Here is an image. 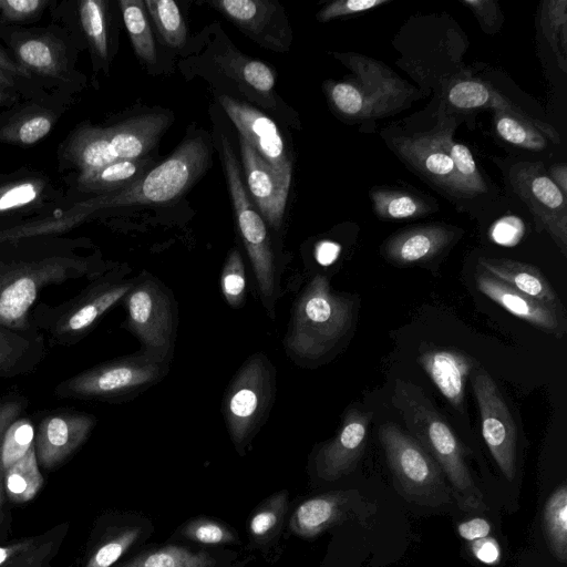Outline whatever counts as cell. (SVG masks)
I'll use <instances>...</instances> for the list:
<instances>
[{
    "mask_svg": "<svg viewBox=\"0 0 567 567\" xmlns=\"http://www.w3.org/2000/svg\"><path fill=\"white\" fill-rule=\"evenodd\" d=\"M3 492H4L3 475L0 474V512H1L2 504H3Z\"/></svg>",
    "mask_w": 567,
    "mask_h": 567,
    "instance_id": "6125c7cd",
    "label": "cell"
},
{
    "mask_svg": "<svg viewBox=\"0 0 567 567\" xmlns=\"http://www.w3.org/2000/svg\"><path fill=\"white\" fill-rule=\"evenodd\" d=\"M259 45L286 52L291 30L278 2L266 0H214L208 2Z\"/></svg>",
    "mask_w": 567,
    "mask_h": 567,
    "instance_id": "d6986e66",
    "label": "cell"
},
{
    "mask_svg": "<svg viewBox=\"0 0 567 567\" xmlns=\"http://www.w3.org/2000/svg\"><path fill=\"white\" fill-rule=\"evenodd\" d=\"M340 248L337 244L326 240L317 246L316 256L319 262L327 265L334 260Z\"/></svg>",
    "mask_w": 567,
    "mask_h": 567,
    "instance_id": "91938a15",
    "label": "cell"
},
{
    "mask_svg": "<svg viewBox=\"0 0 567 567\" xmlns=\"http://www.w3.org/2000/svg\"><path fill=\"white\" fill-rule=\"evenodd\" d=\"M219 560L210 551L172 544L143 550L121 567H217Z\"/></svg>",
    "mask_w": 567,
    "mask_h": 567,
    "instance_id": "e575fe53",
    "label": "cell"
},
{
    "mask_svg": "<svg viewBox=\"0 0 567 567\" xmlns=\"http://www.w3.org/2000/svg\"><path fill=\"white\" fill-rule=\"evenodd\" d=\"M117 4L135 54L146 63H154L156 61V48L145 1L120 0Z\"/></svg>",
    "mask_w": 567,
    "mask_h": 567,
    "instance_id": "74e56055",
    "label": "cell"
},
{
    "mask_svg": "<svg viewBox=\"0 0 567 567\" xmlns=\"http://www.w3.org/2000/svg\"><path fill=\"white\" fill-rule=\"evenodd\" d=\"M389 0H336L324 6L317 14L320 22L369 11L388 3Z\"/></svg>",
    "mask_w": 567,
    "mask_h": 567,
    "instance_id": "816d5d0a",
    "label": "cell"
},
{
    "mask_svg": "<svg viewBox=\"0 0 567 567\" xmlns=\"http://www.w3.org/2000/svg\"><path fill=\"white\" fill-rule=\"evenodd\" d=\"M29 401L18 393L0 396V474L34 445L35 424L28 414Z\"/></svg>",
    "mask_w": 567,
    "mask_h": 567,
    "instance_id": "83f0119b",
    "label": "cell"
},
{
    "mask_svg": "<svg viewBox=\"0 0 567 567\" xmlns=\"http://www.w3.org/2000/svg\"><path fill=\"white\" fill-rule=\"evenodd\" d=\"M177 534L184 539L206 546L240 544L235 529L220 520L204 516L187 520L181 526Z\"/></svg>",
    "mask_w": 567,
    "mask_h": 567,
    "instance_id": "f6af8a7d",
    "label": "cell"
},
{
    "mask_svg": "<svg viewBox=\"0 0 567 567\" xmlns=\"http://www.w3.org/2000/svg\"><path fill=\"white\" fill-rule=\"evenodd\" d=\"M145 7L165 44L183 47L187 31L177 3L173 0H146Z\"/></svg>",
    "mask_w": 567,
    "mask_h": 567,
    "instance_id": "7bdbcfd3",
    "label": "cell"
},
{
    "mask_svg": "<svg viewBox=\"0 0 567 567\" xmlns=\"http://www.w3.org/2000/svg\"><path fill=\"white\" fill-rule=\"evenodd\" d=\"M65 205V189L29 167L0 173V230L47 216Z\"/></svg>",
    "mask_w": 567,
    "mask_h": 567,
    "instance_id": "5bb4252c",
    "label": "cell"
},
{
    "mask_svg": "<svg viewBox=\"0 0 567 567\" xmlns=\"http://www.w3.org/2000/svg\"><path fill=\"white\" fill-rule=\"evenodd\" d=\"M474 556L482 563L493 565L501 558V548L497 542L492 537H484L472 543Z\"/></svg>",
    "mask_w": 567,
    "mask_h": 567,
    "instance_id": "11a10c76",
    "label": "cell"
},
{
    "mask_svg": "<svg viewBox=\"0 0 567 567\" xmlns=\"http://www.w3.org/2000/svg\"><path fill=\"white\" fill-rule=\"evenodd\" d=\"M474 278L478 291L513 316L557 338L565 333V313L519 292L480 267Z\"/></svg>",
    "mask_w": 567,
    "mask_h": 567,
    "instance_id": "cb8c5ba5",
    "label": "cell"
},
{
    "mask_svg": "<svg viewBox=\"0 0 567 567\" xmlns=\"http://www.w3.org/2000/svg\"><path fill=\"white\" fill-rule=\"evenodd\" d=\"M524 235V224L516 216H506L498 219L491 228L492 239L505 246H513Z\"/></svg>",
    "mask_w": 567,
    "mask_h": 567,
    "instance_id": "db71d44e",
    "label": "cell"
},
{
    "mask_svg": "<svg viewBox=\"0 0 567 567\" xmlns=\"http://www.w3.org/2000/svg\"><path fill=\"white\" fill-rule=\"evenodd\" d=\"M154 166V161L145 156L115 161L100 168L80 174H69L63 177L66 185L64 206L93 196L124 189L142 178Z\"/></svg>",
    "mask_w": 567,
    "mask_h": 567,
    "instance_id": "d4e9b609",
    "label": "cell"
},
{
    "mask_svg": "<svg viewBox=\"0 0 567 567\" xmlns=\"http://www.w3.org/2000/svg\"><path fill=\"white\" fill-rule=\"evenodd\" d=\"M235 62H237V66L230 65V70L234 71L237 79L250 90L269 97L275 85L272 70L266 63L258 60L241 58Z\"/></svg>",
    "mask_w": 567,
    "mask_h": 567,
    "instance_id": "681fc988",
    "label": "cell"
},
{
    "mask_svg": "<svg viewBox=\"0 0 567 567\" xmlns=\"http://www.w3.org/2000/svg\"><path fill=\"white\" fill-rule=\"evenodd\" d=\"M378 435L389 467L410 501L430 506L450 501L452 492L441 467L417 441L393 423L382 424Z\"/></svg>",
    "mask_w": 567,
    "mask_h": 567,
    "instance_id": "7c38bea8",
    "label": "cell"
},
{
    "mask_svg": "<svg viewBox=\"0 0 567 567\" xmlns=\"http://www.w3.org/2000/svg\"><path fill=\"white\" fill-rule=\"evenodd\" d=\"M126 328L142 344V354L161 363L172 358L176 338L177 310L172 292L146 275L134 281L124 297Z\"/></svg>",
    "mask_w": 567,
    "mask_h": 567,
    "instance_id": "30bf717a",
    "label": "cell"
},
{
    "mask_svg": "<svg viewBox=\"0 0 567 567\" xmlns=\"http://www.w3.org/2000/svg\"><path fill=\"white\" fill-rule=\"evenodd\" d=\"M478 267L519 292L565 313L556 291L535 266L507 258L482 257Z\"/></svg>",
    "mask_w": 567,
    "mask_h": 567,
    "instance_id": "4dcf8cb0",
    "label": "cell"
},
{
    "mask_svg": "<svg viewBox=\"0 0 567 567\" xmlns=\"http://www.w3.org/2000/svg\"><path fill=\"white\" fill-rule=\"evenodd\" d=\"M393 147L401 158L424 176L456 194L453 162L433 133L398 137L393 141Z\"/></svg>",
    "mask_w": 567,
    "mask_h": 567,
    "instance_id": "f1b7e54d",
    "label": "cell"
},
{
    "mask_svg": "<svg viewBox=\"0 0 567 567\" xmlns=\"http://www.w3.org/2000/svg\"><path fill=\"white\" fill-rule=\"evenodd\" d=\"M72 102L61 93L21 100L0 113V144L27 147L39 143L55 127Z\"/></svg>",
    "mask_w": 567,
    "mask_h": 567,
    "instance_id": "e0dca14e",
    "label": "cell"
},
{
    "mask_svg": "<svg viewBox=\"0 0 567 567\" xmlns=\"http://www.w3.org/2000/svg\"><path fill=\"white\" fill-rule=\"evenodd\" d=\"M34 549L33 542H19L0 546V567H9L19 556Z\"/></svg>",
    "mask_w": 567,
    "mask_h": 567,
    "instance_id": "6f0895ef",
    "label": "cell"
},
{
    "mask_svg": "<svg viewBox=\"0 0 567 567\" xmlns=\"http://www.w3.org/2000/svg\"><path fill=\"white\" fill-rule=\"evenodd\" d=\"M151 530L150 522L145 519L115 529L93 551L85 567H111Z\"/></svg>",
    "mask_w": 567,
    "mask_h": 567,
    "instance_id": "f35d334b",
    "label": "cell"
},
{
    "mask_svg": "<svg viewBox=\"0 0 567 567\" xmlns=\"http://www.w3.org/2000/svg\"><path fill=\"white\" fill-rule=\"evenodd\" d=\"M224 166L237 226L249 257L264 306L274 313L278 276L266 221L247 193L235 153L223 138Z\"/></svg>",
    "mask_w": 567,
    "mask_h": 567,
    "instance_id": "8fae6325",
    "label": "cell"
},
{
    "mask_svg": "<svg viewBox=\"0 0 567 567\" xmlns=\"http://www.w3.org/2000/svg\"><path fill=\"white\" fill-rule=\"evenodd\" d=\"M433 134L453 162L456 194L474 196L485 193L487 189L486 184L478 172L470 148L462 143L453 141L451 133L446 131Z\"/></svg>",
    "mask_w": 567,
    "mask_h": 567,
    "instance_id": "d590c367",
    "label": "cell"
},
{
    "mask_svg": "<svg viewBox=\"0 0 567 567\" xmlns=\"http://www.w3.org/2000/svg\"><path fill=\"white\" fill-rule=\"evenodd\" d=\"M543 525L551 553L567 560V487L563 483L548 497L543 513Z\"/></svg>",
    "mask_w": 567,
    "mask_h": 567,
    "instance_id": "ab89813d",
    "label": "cell"
},
{
    "mask_svg": "<svg viewBox=\"0 0 567 567\" xmlns=\"http://www.w3.org/2000/svg\"><path fill=\"white\" fill-rule=\"evenodd\" d=\"M210 153V144L204 137H189L169 157L131 186L58 208L43 218V227L50 235L63 236L118 208L172 203L205 173Z\"/></svg>",
    "mask_w": 567,
    "mask_h": 567,
    "instance_id": "7a4b0ae2",
    "label": "cell"
},
{
    "mask_svg": "<svg viewBox=\"0 0 567 567\" xmlns=\"http://www.w3.org/2000/svg\"><path fill=\"white\" fill-rule=\"evenodd\" d=\"M288 504L289 494L284 489L268 496L252 511L247 525L250 548L266 550L279 539Z\"/></svg>",
    "mask_w": 567,
    "mask_h": 567,
    "instance_id": "836d02e7",
    "label": "cell"
},
{
    "mask_svg": "<svg viewBox=\"0 0 567 567\" xmlns=\"http://www.w3.org/2000/svg\"><path fill=\"white\" fill-rule=\"evenodd\" d=\"M220 288L226 302L231 308H240L246 298V271L240 251H229L220 275Z\"/></svg>",
    "mask_w": 567,
    "mask_h": 567,
    "instance_id": "7dc6e473",
    "label": "cell"
},
{
    "mask_svg": "<svg viewBox=\"0 0 567 567\" xmlns=\"http://www.w3.org/2000/svg\"><path fill=\"white\" fill-rule=\"evenodd\" d=\"M21 100L22 97L16 92L0 86V109L10 107Z\"/></svg>",
    "mask_w": 567,
    "mask_h": 567,
    "instance_id": "94428289",
    "label": "cell"
},
{
    "mask_svg": "<svg viewBox=\"0 0 567 567\" xmlns=\"http://www.w3.org/2000/svg\"><path fill=\"white\" fill-rule=\"evenodd\" d=\"M0 40L45 91L73 99L85 87L86 76L75 68L80 50L63 27L52 22L47 27L0 28Z\"/></svg>",
    "mask_w": 567,
    "mask_h": 567,
    "instance_id": "8992f818",
    "label": "cell"
},
{
    "mask_svg": "<svg viewBox=\"0 0 567 567\" xmlns=\"http://www.w3.org/2000/svg\"><path fill=\"white\" fill-rule=\"evenodd\" d=\"M44 337L25 334L0 326V379L29 374L44 359Z\"/></svg>",
    "mask_w": 567,
    "mask_h": 567,
    "instance_id": "d6a6232c",
    "label": "cell"
},
{
    "mask_svg": "<svg viewBox=\"0 0 567 567\" xmlns=\"http://www.w3.org/2000/svg\"><path fill=\"white\" fill-rule=\"evenodd\" d=\"M357 75L353 81L362 96L365 118L381 117L399 110L411 86L382 63L359 54H336Z\"/></svg>",
    "mask_w": 567,
    "mask_h": 567,
    "instance_id": "44dd1931",
    "label": "cell"
},
{
    "mask_svg": "<svg viewBox=\"0 0 567 567\" xmlns=\"http://www.w3.org/2000/svg\"><path fill=\"white\" fill-rule=\"evenodd\" d=\"M53 23L63 27L78 49L89 50L93 72L109 71L114 55L113 12L109 0H53Z\"/></svg>",
    "mask_w": 567,
    "mask_h": 567,
    "instance_id": "4fadbf2b",
    "label": "cell"
},
{
    "mask_svg": "<svg viewBox=\"0 0 567 567\" xmlns=\"http://www.w3.org/2000/svg\"><path fill=\"white\" fill-rule=\"evenodd\" d=\"M83 237L39 236L0 243V326L25 334L40 333L31 310L45 287L93 278L106 264Z\"/></svg>",
    "mask_w": 567,
    "mask_h": 567,
    "instance_id": "6da1fadb",
    "label": "cell"
},
{
    "mask_svg": "<svg viewBox=\"0 0 567 567\" xmlns=\"http://www.w3.org/2000/svg\"><path fill=\"white\" fill-rule=\"evenodd\" d=\"M548 176L559 190L567 194V165L565 163L554 164L548 169Z\"/></svg>",
    "mask_w": 567,
    "mask_h": 567,
    "instance_id": "680465c9",
    "label": "cell"
},
{
    "mask_svg": "<svg viewBox=\"0 0 567 567\" xmlns=\"http://www.w3.org/2000/svg\"><path fill=\"white\" fill-rule=\"evenodd\" d=\"M44 483L39 468L34 445L3 473V487L14 503L32 499Z\"/></svg>",
    "mask_w": 567,
    "mask_h": 567,
    "instance_id": "8d00e7d4",
    "label": "cell"
},
{
    "mask_svg": "<svg viewBox=\"0 0 567 567\" xmlns=\"http://www.w3.org/2000/svg\"><path fill=\"white\" fill-rule=\"evenodd\" d=\"M370 415L357 408L349 409L336 436L316 454L315 468L319 478L333 482L357 466L365 447Z\"/></svg>",
    "mask_w": 567,
    "mask_h": 567,
    "instance_id": "7402d4cb",
    "label": "cell"
},
{
    "mask_svg": "<svg viewBox=\"0 0 567 567\" xmlns=\"http://www.w3.org/2000/svg\"><path fill=\"white\" fill-rule=\"evenodd\" d=\"M462 3L471 9L485 33L492 34L501 29L504 17L496 1L463 0Z\"/></svg>",
    "mask_w": 567,
    "mask_h": 567,
    "instance_id": "f5cc1de1",
    "label": "cell"
},
{
    "mask_svg": "<svg viewBox=\"0 0 567 567\" xmlns=\"http://www.w3.org/2000/svg\"><path fill=\"white\" fill-rule=\"evenodd\" d=\"M95 424L96 417L82 411L60 409L47 413L35 427L39 465L47 470L61 465L86 442Z\"/></svg>",
    "mask_w": 567,
    "mask_h": 567,
    "instance_id": "ac0fdd59",
    "label": "cell"
},
{
    "mask_svg": "<svg viewBox=\"0 0 567 567\" xmlns=\"http://www.w3.org/2000/svg\"><path fill=\"white\" fill-rule=\"evenodd\" d=\"M239 146L247 193L261 213L264 220L274 229H279L290 185L284 182L241 136H239Z\"/></svg>",
    "mask_w": 567,
    "mask_h": 567,
    "instance_id": "603a6c76",
    "label": "cell"
},
{
    "mask_svg": "<svg viewBox=\"0 0 567 567\" xmlns=\"http://www.w3.org/2000/svg\"><path fill=\"white\" fill-rule=\"evenodd\" d=\"M327 91L331 104L339 114L352 118H365L364 103L353 81L331 82Z\"/></svg>",
    "mask_w": 567,
    "mask_h": 567,
    "instance_id": "f907efd6",
    "label": "cell"
},
{
    "mask_svg": "<svg viewBox=\"0 0 567 567\" xmlns=\"http://www.w3.org/2000/svg\"><path fill=\"white\" fill-rule=\"evenodd\" d=\"M169 122L164 113L141 114L110 126L82 121L59 144L58 169L80 174L115 161L145 157Z\"/></svg>",
    "mask_w": 567,
    "mask_h": 567,
    "instance_id": "3957f363",
    "label": "cell"
},
{
    "mask_svg": "<svg viewBox=\"0 0 567 567\" xmlns=\"http://www.w3.org/2000/svg\"><path fill=\"white\" fill-rule=\"evenodd\" d=\"M53 0H0V28L25 27L40 20Z\"/></svg>",
    "mask_w": 567,
    "mask_h": 567,
    "instance_id": "c3c4849f",
    "label": "cell"
},
{
    "mask_svg": "<svg viewBox=\"0 0 567 567\" xmlns=\"http://www.w3.org/2000/svg\"><path fill=\"white\" fill-rule=\"evenodd\" d=\"M167 370L166 363L142 353L121 357L66 378L53 393L60 399L116 402L157 383Z\"/></svg>",
    "mask_w": 567,
    "mask_h": 567,
    "instance_id": "9c48e42d",
    "label": "cell"
},
{
    "mask_svg": "<svg viewBox=\"0 0 567 567\" xmlns=\"http://www.w3.org/2000/svg\"><path fill=\"white\" fill-rule=\"evenodd\" d=\"M447 100L453 106L463 110L492 107L493 110L505 111L535 126L547 140L554 143L560 142L559 133L551 125L528 115L482 81L465 80L456 82L449 90Z\"/></svg>",
    "mask_w": 567,
    "mask_h": 567,
    "instance_id": "1f68e13d",
    "label": "cell"
},
{
    "mask_svg": "<svg viewBox=\"0 0 567 567\" xmlns=\"http://www.w3.org/2000/svg\"><path fill=\"white\" fill-rule=\"evenodd\" d=\"M375 214L386 220H403L429 213V205L420 197L394 189H374L370 192Z\"/></svg>",
    "mask_w": 567,
    "mask_h": 567,
    "instance_id": "60d3db41",
    "label": "cell"
},
{
    "mask_svg": "<svg viewBox=\"0 0 567 567\" xmlns=\"http://www.w3.org/2000/svg\"><path fill=\"white\" fill-rule=\"evenodd\" d=\"M494 123L498 136L509 144L529 151L547 147L548 140L539 130L505 111L494 109Z\"/></svg>",
    "mask_w": 567,
    "mask_h": 567,
    "instance_id": "ee69618b",
    "label": "cell"
},
{
    "mask_svg": "<svg viewBox=\"0 0 567 567\" xmlns=\"http://www.w3.org/2000/svg\"><path fill=\"white\" fill-rule=\"evenodd\" d=\"M543 168L542 163H517L509 171V182L533 214L537 230L546 231L567 256L566 196Z\"/></svg>",
    "mask_w": 567,
    "mask_h": 567,
    "instance_id": "9a60e30c",
    "label": "cell"
},
{
    "mask_svg": "<svg viewBox=\"0 0 567 567\" xmlns=\"http://www.w3.org/2000/svg\"><path fill=\"white\" fill-rule=\"evenodd\" d=\"M457 532L462 538L473 542L487 537L491 533V524L484 518L476 517L458 524Z\"/></svg>",
    "mask_w": 567,
    "mask_h": 567,
    "instance_id": "9f6ffc18",
    "label": "cell"
},
{
    "mask_svg": "<svg viewBox=\"0 0 567 567\" xmlns=\"http://www.w3.org/2000/svg\"><path fill=\"white\" fill-rule=\"evenodd\" d=\"M392 404L400 412L410 435L436 461L450 481L452 495L458 505L463 509H486L460 441L423 390L409 381L395 379Z\"/></svg>",
    "mask_w": 567,
    "mask_h": 567,
    "instance_id": "277c9868",
    "label": "cell"
},
{
    "mask_svg": "<svg viewBox=\"0 0 567 567\" xmlns=\"http://www.w3.org/2000/svg\"><path fill=\"white\" fill-rule=\"evenodd\" d=\"M471 377L485 444L503 475L513 481L516 475L517 431L508 405L484 369L475 368Z\"/></svg>",
    "mask_w": 567,
    "mask_h": 567,
    "instance_id": "2e32d148",
    "label": "cell"
},
{
    "mask_svg": "<svg viewBox=\"0 0 567 567\" xmlns=\"http://www.w3.org/2000/svg\"><path fill=\"white\" fill-rule=\"evenodd\" d=\"M0 86L19 94L22 100L45 97L52 92L42 89L32 76L21 68L0 43Z\"/></svg>",
    "mask_w": 567,
    "mask_h": 567,
    "instance_id": "bcb514c9",
    "label": "cell"
},
{
    "mask_svg": "<svg viewBox=\"0 0 567 567\" xmlns=\"http://www.w3.org/2000/svg\"><path fill=\"white\" fill-rule=\"evenodd\" d=\"M353 315V299L332 290L327 276L316 275L293 306L284 340L288 353L307 362L323 359L349 332Z\"/></svg>",
    "mask_w": 567,
    "mask_h": 567,
    "instance_id": "5b68a950",
    "label": "cell"
},
{
    "mask_svg": "<svg viewBox=\"0 0 567 567\" xmlns=\"http://www.w3.org/2000/svg\"><path fill=\"white\" fill-rule=\"evenodd\" d=\"M419 360L442 395L454 408L461 409L465 382L476 368L475 360L458 351L445 349L424 351Z\"/></svg>",
    "mask_w": 567,
    "mask_h": 567,
    "instance_id": "f546056e",
    "label": "cell"
},
{
    "mask_svg": "<svg viewBox=\"0 0 567 567\" xmlns=\"http://www.w3.org/2000/svg\"><path fill=\"white\" fill-rule=\"evenodd\" d=\"M114 270L93 278L78 295L59 303H38L31 310L33 327L51 344L71 347L87 337L101 318L133 287Z\"/></svg>",
    "mask_w": 567,
    "mask_h": 567,
    "instance_id": "52a82bcc",
    "label": "cell"
},
{
    "mask_svg": "<svg viewBox=\"0 0 567 567\" xmlns=\"http://www.w3.org/2000/svg\"><path fill=\"white\" fill-rule=\"evenodd\" d=\"M455 231L440 224L402 229L390 236L381 247L382 256L395 266H410L427 261L454 240Z\"/></svg>",
    "mask_w": 567,
    "mask_h": 567,
    "instance_id": "484cf974",
    "label": "cell"
},
{
    "mask_svg": "<svg viewBox=\"0 0 567 567\" xmlns=\"http://www.w3.org/2000/svg\"><path fill=\"white\" fill-rule=\"evenodd\" d=\"M353 491H336L310 497L300 503L289 518L290 532L302 538H313L344 522L357 507Z\"/></svg>",
    "mask_w": 567,
    "mask_h": 567,
    "instance_id": "4316f807",
    "label": "cell"
},
{
    "mask_svg": "<svg viewBox=\"0 0 567 567\" xmlns=\"http://www.w3.org/2000/svg\"><path fill=\"white\" fill-rule=\"evenodd\" d=\"M276 394V372L270 360L257 352L231 379L223 401L230 439L240 455L265 423Z\"/></svg>",
    "mask_w": 567,
    "mask_h": 567,
    "instance_id": "ba28073f",
    "label": "cell"
},
{
    "mask_svg": "<svg viewBox=\"0 0 567 567\" xmlns=\"http://www.w3.org/2000/svg\"><path fill=\"white\" fill-rule=\"evenodd\" d=\"M218 100L240 136L284 182L290 185L291 161L276 123L247 103L227 95H220Z\"/></svg>",
    "mask_w": 567,
    "mask_h": 567,
    "instance_id": "ffe728a7",
    "label": "cell"
},
{
    "mask_svg": "<svg viewBox=\"0 0 567 567\" xmlns=\"http://www.w3.org/2000/svg\"><path fill=\"white\" fill-rule=\"evenodd\" d=\"M543 33L556 56L559 68L567 72V1L546 0L542 4Z\"/></svg>",
    "mask_w": 567,
    "mask_h": 567,
    "instance_id": "b9f144b4",
    "label": "cell"
}]
</instances>
